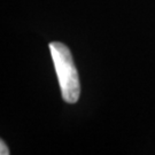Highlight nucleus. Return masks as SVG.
Masks as SVG:
<instances>
[{
	"mask_svg": "<svg viewBox=\"0 0 155 155\" xmlns=\"http://www.w3.org/2000/svg\"><path fill=\"white\" fill-rule=\"evenodd\" d=\"M0 154L1 155H8L9 154L8 147H7V145L5 144V141H4L2 139L0 140Z\"/></svg>",
	"mask_w": 155,
	"mask_h": 155,
	"instance_id": "2",
	"label": "nucleus"
},
{
	"mask_svg": "<svg viewBox=\"0 0 155 155\" xmlns=\"http://www.w3.org/2000/svg\"><path fill=\"white\" fill-rule=\"evenodd\" d=\"M48 47L61 89L62 99L68 104H75L81 95V83L71 52L60 41H52Z\"/></svg>",
	"mask_w": 155,
	"mask_h": 155,
	"instance_id": "1",
	"label": "nucleus"
}]
</instances>
